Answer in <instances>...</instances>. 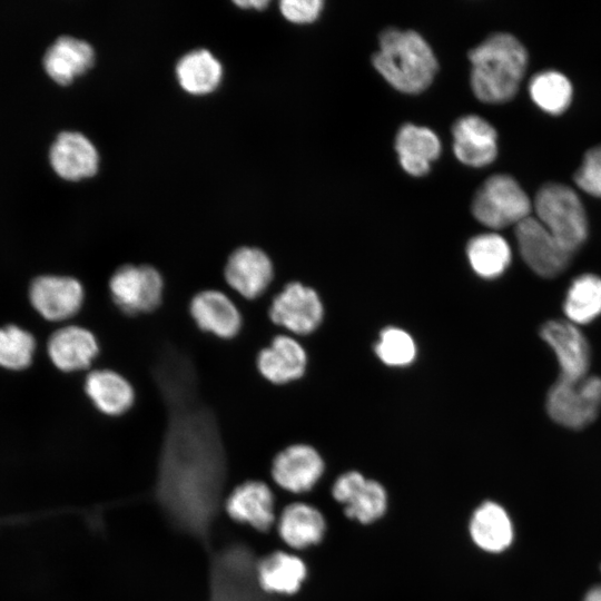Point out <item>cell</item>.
<instances>
[{"label":"cell","instance_id":"6da1fadb","mask_svg":"<svg viewBox=\"0 0 601 601\" xmlns=\"http://www.w3.org/2000/svg\"><path fill=\"white\" fill-rule=\"evenodd\" d=\"M162 434L155 497L177 530L207 545L221 504L227 454L220 418L198 386L160 388Z\"/></svg>","mask_w":601,"mask_h":601},{"label":"cell","instance_id":"7a4b0ae2","mask_svg":"<svg viewBox=\"0 0 601 601\" xmlns=\"http://www.w3.org/2000/svg\"><path fill=\"white\" fill-rule=\"evenodd\" d=\"M471 87L486 104L511 100L528 67V51L511 33L496 32L469 51Z\"/></svg>","mask_w":601,"mask_h":601},{"label":"cell","instance_id":"3957f363","mask_svg":"<svg viewBox=\"0 0 601 601\" xmlns=\"http://www.w3.org/2000/svg\"><path fill=\"white\" fill-rule=\"evenodd\" d=\"M375 69L396 90L424 91L437 71V60L426 40L416 31L386 29L372 58Z\"/></svg>","mask_w":601,"mask_h":601},{"label":"cell","instance_id":"277c9868","mask_svg":"<svg viewBox=\"0 0 601 601\" xmlns=\"http://www.w3.org/2000/svg\"><path fill=\"white\" fill-rule=\"evenodd\" d=\"M258 560L244 543H229L211 552L208 601H278L259 587Z\"/></svg>","mask_w":601,"mask_h":601},{"label":"cell","instance_id":"5b68a950","mask_svg":"<svg viewBox=\"0 0 601 601\" xmlns=\"http://www.w3.org/2000/svg\"><path fill=\"white\" fill-rule=\"evenodd\" d=\"M112 306L125 317L137 318L157 313L164 305L167 280L161 269L147 262H124L107 279Z\"/></svg>","mask_w":601,"mask_h":601},{"label":"cell","instance_id":"8992f818","mask_svg":"<svg viewBox=\"0 0 601 601\" xmlns=\"http://www.w3.org/2000/svg\"><path fill=\"white\" fill-rule=\"evenodd\" d=\"M535 218L571 254L587 240L588 218L579 195L570 186L546 183L536 191L533 200Z\"/></svg>","mask_w":601,"mask_h":601},{"label":"cell","instance_id":"52a82bcc","mask_svg":"<svg viewBox=\"0 0 601 601\" xmlns=\"http://www.w3.org/2000/svg\"><path fill=\"white\" fill-rule=\"evenodd\" d=\"M533 203L510 175L490 176L476 190L472 201L474 217L484 226L501 229L518 225L529 216Z\"/></svg>","mask_w":601,"mask_h":601},{"label":"cell","instance_id":"ba28073f","mask_svg":"<svg viewBox=\"0 0 601 601\" xmlns=\"http://www.w3.org/2000/svg\"><path fill=\"white\" fill-rule=\"evenodd\" d=\"M187 314L199 333L219 342L236 341L245 327L242 305L221 287L195 292L187 303Z\"/></svg>","mask_w":601,"mask_h":601},{"label":"cell","instance_id":"9c48e42d","mask_svg":"<svg viewBox=\"0 0 601 601\" xmlns=\"http://www.w3.org/2000/svg\"><path fill=\"white\" fill-rule=\"evenodd\" d=\"M601 408V378L585 376L569 381L559 378L549 390L546 410L558 424L582 428L592 423Z\"/></svg>","mask_w":601,"mask_h":601},{"label":"cell","instance_id":"30bf717a","mask_svg":"<svg viewBox=\"0 0 601 601\" xmlns=\"http://www.w3.org/2000/svg\"><path fill=\"white\" fill-rule=\"evenodd\" d=\"M275 277L269 255L259 247L242 245L225 258L221 268L224 288L242 302L253 303L268 290Z\"/></svg>","mask_w":601,"mask_h":601},{"label":"cell","instance_id":"8fae6325","mask_svg":"<svg viewBox=\"0 0 601 601\" xmlns=\"http://www.w3.org/2000/svg\"><path fill=\"white\" fill-rule=\"evenodd\" d=\"M82 391L92 410L108 420L127 416L138 401L134 382L121 371L106 365L87 372Z\"/></svg>","mask_w":601,"mask_h":601},{"label":"cell","instance_id":"7c38bea8","mask_svg":"<svg viewBox=\"0 0 601 601\" xmlns=\"http://www.w3.org/2000/svg\"><path fill=\"white\" fill-rule=\"evenodd\" d=\"M326 463L321 453L306 443H294L275 454L270 476L282 490L294 495L311 493L324 479Z\"/></svg>","mask_w":601,"mask_h":601},{"label":"cell","instance_id":"4fadbf2b","mask_svg":"<svg viewBox=\"0 0 601 601\" xmlns=\"http://www.w3.org/2000/svg\"><path fill=\"white\" fill-rule=\"evenodd\" d=\"M323 304L318 294L299 282H289L270 300L269 321L295 335L314 332L323 318Z\"/></svg>","mask_w":601,"mask_h":601},{"label":"cell","instance_id":"5bb4252c","mask_svg":"<svg viewBox=\"0 0 601 601\" xmlns=\"http://www.w3.org/2000/svg\"><path fill=\"white\" fill-rule=\"evenodd\" d=\"M29 297L45 319L63 322L80 313L87 293L83 283L75 276L42 275L32 280Z\"/></svg>","mask_w":601,"mask_h":601},{"label":"cell","instance_id":"9a60e30c","mask_svg":"<svg viewBox=\"0 0 601 601\" xmlns=\"http://www.w3.org/2000/svg\"><path fill=\"white\" fill-rule=\"evenodd\" d=\"M515 237L520 255L539 276L555 277L568 267L572 254L535 217L519 223Z\"/></svg>","mask_w":601,"mask_h":601},{"label":"cell","instance_id":"2e32d148","mask_svg":"<svg viewBox=\"0 0 601 601\" xmlns=\"http://www.w3.org/2000/svg\"><path fill=\"white\" fill-rule=\"evenodd\" d=\"M47 351L51 363L60 372H88L101 357L102 344L92 328L68 324L50 335Z\"/></svg>","mask_w":601,"mask_h":601},{"label":"cell","instance_id":"e0dca14e","mask_svg":"<svg viewBox=\"0 0 601 601\" xmlns=\"http://www.w3.org/2000/svg\"><path fill=\"white\" fill-rule=\"evenodd\" d=\"M540 335L558 359L559 378L575 381L588 375L591 362L590 346L574 324L561 319L548 321L541 327Z\"/></svg>","mask_w":601,"mask_h":601},{"label":"cell","instance_id":"ac0fdd59","mask_svg":"<svg viewBox=\"0 0 601 601\" xmlns=\"http://www.w3.org/2000/svg\"><path fill=\"white\" fill-rule=\"evenodd\" d=\"M254 365L264 381L274 385H285L304 375L307 354L293 336L277 334L256 352Z\"/></svg>","mask_w":601,"mask_h":601},{"label":"cell","instance_id":"d6986e66","mask_svg":"<svg viewBox=\"0 0 601 601\" xmlns=\"http://www.w3.org/2000/svg\"><path fill=\"white\" fill-rule=\"evenodd\" d=\"M277 532L288 548L305 552L319 545L327 532L323 511L305 500L288 503L282 510Z\"/></svg>","mask_w":601,"mask_h":601},{"label":"cell","instance_id":"ffe728a7","mask_svg":"<svg viewBox=\"0 0 601 601\" xmlns=\"http://www.w3.org/2000/svg\"><path fill=\"white\" fill-rule=\"evenodd\" d=\"M228 515L258 532H268L276 522L275 495L263 481L249 480L233 490L225 502Z\"/></svg>","mask_w":601,"mask_h":601},{"label":"cell","instance_id":"44dd1931","mask_svg":"<svg viewBox=\"0 0 601 601\" xmlns=\"http://www.w3.org/2000/svg\"><path fill=\"white\" fill-rule=\"evenodd\" d=\"M467 534L477 550L497 554L512 544L513 523L504 506L493 500H484L470 514Z\"/></svg>","mask_w":601,"mask_h":601},{"label":"cell","instance_id":"7402d4cb","mask_svg":"<svg viewBox=\"0 0 601 601\" xmlns=\"http://www.w3.org/2000/svg\"><path fill=\"white\" fill-rule=\"evenodd\" d=\"M452 134L454 155L464 165L484 167L496 158V130L482 117L467 115L459 118Z\"/></svg>","mask_w":601,"mask_h":601},{"label":"cell","instance_id":"603a6c76","mask_svg":"<svg viewBox=\"0 0 601 601\" xmlns=\"http://www.w3.org/2000/svg\"><path fill=\"white\" fill-rule=\"evenodd\" d=\"M256 571L259 587L270 595H296L308 578L305 559L283 550L259 558Z\"/></svg>","mask_w":601,"mask_h":601},{"label":"cell","instance_id":"cb8c5ba5","mask_svg":"<svg viewBox=\"0 0 601 601\" xmlns=\"http://www.w3.org/2000/svg\"><path fill=\"white\" fill-rule=\"evenodd\" d=\"M53 170L63 179L79 180L93 176L99 156L92 142L82 134L63 131L51 145L49 152Z\"/></svg>","mask_w":601,"mask_h":601},{"label":"cell","instance_id":"d4e9b609","mask_svg":"<svg viewBox=\"0 0 601 601\" xmlns=\"http://www.w3.org/2000/svg\"><path fill=\"white\" fill-rule=\"evenodd\" d=\"M95 61V51L85 40L59 37L46 51L43 68L58 85L67 86L88 71Z\"/></svg>","mask_w":601,"mask_h":601},{"label":"cell","instance_id":"484cf974","mask_svg":"<svg viewBox=\"0 0 601 601\" xmlns=\"http://www.w3.org/2000/svg\"><path fill=\"white\" fill-rule=\"evenodd\" d=\"M395 149L402 168L412 176H424L431 162L441 154V141L427 127L403 125L395 139Z\"/></svg>","mask_w":601,"mask_h":601},{"label":"cell","instance_id":"4316f807","mask_svg":"<svg viewBox=\"0 0 601 601\" xmlns=\"http://www.w3.org/2000/svg\"><path fill=\"white\" fill-rule=\"evenodd\" d=\"M221 75L220 62L206 49H196L186 53L176 66L179 85L193 95H205L215 90Z\"/></svg>","mask_w":601,"mask_h":601},{"label":"cell","instance_id":"83f0119b","mask_svg":"<svg viewBox=\"0 0 601 601\" xmlns=\"http://www.w3.org/2000/svg\"><path fill=\"white\" fill-rule=\"evenodd\" d=\"M466 254L472 269L485 279L501 276L512 259L509 243L496 233L480 234L471 238Z\"/></svg>","mask_w":601,"mask_h":601},{"label":"cell","instance_id":"f1b7e54d","mask_svg":"<svg viewBox=\"0 0 601 601\" xmlns=\"http://www.w3.org/2000/svg\"><path fill=\"white\" fill-rule=\"evenodd\" d=\"M568 321L589 324L601 315V278L593 274L578 276L568 288L563 303Z\"/></svg>","mask_w":601,"mask_h":601},{"label":"cell","instance_id":"f546056e","mask_svg":"<svg viewBox=\"0 0 601 601\" xmlns=\"http://www.w3.org/2000/svg\"><path fill=\"white\" fill-rule=\"evenodd\" d=\"M529 93L533 102L544 112L559 116L571 105L573 88L562 72L543 70L531 78Z\"/></svg>","mask_w":601,"mask_h":601},{"label":"cell","instance_id":"4dcf8cb0","mask_svg":"<svg viewBox=\"0 0 601 601\" xmlns=\"http://www.w3.org/2000/svg\"><path fill=\"white\" fill-rule=\"evenodd\" d=\"M390 496L385 485L367 477L355 496L344 506V516L359 525L368 526L381 521L387 513Z\"/></svg>","mask_w":601,"mask_h":601},{"label":"cell","instance_id":"1f68e13d","mask_svg":"<svg viewBox=\"0 0 601 601\" xmlns=\"http://www.w3.org/2000/svg\"><path fill=\"white\" fill-rule=\"evenodd\" d=\"M35 348L36 341L29 332L16 325L0 327V366L26 368L32 362Z\"/></svg>","mask_w":601,"mask_h":601},{"label":"cell","instance_id":"d6a6232c","mask_svg":"<svg viewBox=\"0 0 601 601\" xmlns=\"http://www.w3.org/2000/svg\"><path fill=\"white\" fill-rule=\"evenodd\" d=\"M377 357L390 366H406L416 356V345L412 336L397 327H386L375 345Z\"/></svg>","mask_w":601,"mask_h":601},{"label":"cell","instance_id":"836d02e7","mask_svg":"<svg viewBox=\"0 0 601 601\" xmlns=\"http://www.w3.org/2000/svg\"><path fill=\"white\" fill-rule=\"evenodd\" d=\"M573 180L588 195L601 198V145L584 154Z\"/></svg>","mask_w":601,"mask_h":601},{"label":"cell","instance_id":"e575fe53","mask_svg":"<svg viewBox=\"0 0 601 601\" xmlns=\"http://www.w3.org/2000/svg\"><path fill=\"white\" fill-rule=\"evenodd\" d=\"M367 476L355 469L341 472L333 480L329 493L333 501L341 508L346 505L366 482Z\"/></svg>","mask_w":601,"mask_h":601},{"label":"cell","instance_id":"d590c367","mask_svg":"<svg viewBox=\"0 0 601 601\" xmlns=\"http://www.w3.org/2000/svg\"><path fill=\"white\" fill-rule=\"evenodd\" d=\"M279 6L287 20L295 23H307L318 18L324 2L321 0H283Z\"/></svg>","mask_w":601,"mask_h":601},{"label":"cell","instance_id":"8d00e7d4","mask_svg":"<svg viewBox=\"0 0 601 601\" xmlns=\"http://www.w3.org/2000/svg\"><path fill=\"white\" fill-rule=\"evenodd\" d=\"M235 3L242 8H254V9L262 10L268 4V1L267 0H243V1H235Z\"/></svg>","mask_w":601,"mask_h":601},{"label":"cell","instance_id":"74e56055","mask_svg":"<svg viewBox=\"0 0 601 601\" xmlns=\"http://www.w3.org/2000/svg\"><path fill=\"white\" fill-rule=\"evenodd\" d=\"M584 601H601V584L590 589L584 597Z\"/></svg>","mask_w":601,"mask_h":601}]
</instances>
